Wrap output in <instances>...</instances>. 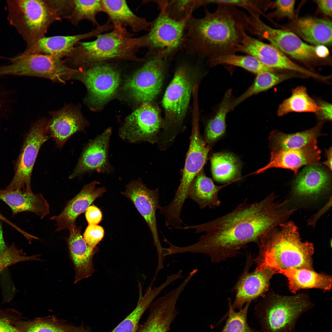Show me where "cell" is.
<instances>
[{"label":"cell","instance_id":"6da1fadb","mask_svg":"<svg viewBox=\"0 0 332 332\" xmlns=\"http://www.w3.org/2000/svg\"><path fill=\"white\" fill-rule=\"evenodd\" d=\"M272 193L261 201L248 203L246 199L228 213L203 223L182 227L195 233L204 232L198 241L184 247V253L206 254L218 263L238 254L250 243H257L266 233L291 215L285 203L275 202Z\"/></svg>","mask_w":332,"mask_h":332},{"label":"cell","instance_id":"7a4b0ae2","mask_svg":"<svg viewBox=\"0 0 332 332\" xmlns=\"http://www.w3.org/2000/svg\"><path fill=\"white\" fill-rule=\"evenodd\" d=\"M217 5L214 12L205 8L203 17L188 19L184 48L188 54L208 60L237 52L248 30V16L236 6Z\"/></svg>","mask_w":332,"mask_h":332},{"label":"cell","instance_id":"3957f363","mask_svg":"<svg viewBox=\"0 0 332 332\" xmlns=\"http://www.w3.org/2000/svg\"><path fill=\"white\" fill-rule=\"evenodd\" d=\"M278 226L264 234L257 243L259 252L254 259L255 270L273 275L279 270L291 268L312 270L313 244L302 241L293 222L285 221Z\"/></svg>","mask_w":332,"mask_h":332},{"label":"cell","instance_id":"277c9868","mask_svg":"<svg viewBox=\"0 0 332 332\" xmlns=\"http://www.w3.org/2000/svg\"><path fill=\"white\" fill-rule=\"evenodd\" d=\"M134 36L126 27L113 26L111 31L99 35L94 40L78 43L63 61L68 67L78 70L112 61H144V58L137 55L144 48L143 36Z\"/></svg>","mask_w":332,"mask_h":332},{"label":"cell","instance_id":"5b68a950","mask_svg":"<svg viewBox=\"0 0 332 332\" xmlns=\"http://www.w3.org/2000/svg\"><path fill=\"white\" fill-rule=\"evenodd\" d=\"M7 19L26 43V48L45 37L54 22L67 19L69 6L67 0L6 1Z\"/></svg>","mask_w":332,"mask_h":332},{"label":"cell","instance_id":"8992f818","mask_svg":"<svg viewBox=\"0 0 332 332\" xmlns=\"http://www.w3.org/2000/svg\"><path fill=\"white\" fill-rule=\"evenodd\" d=\"M313 306L305 295H267L255 307L263 332H296L301 316Z\"/></svg>","mask_w":332,"mask_h":332},{"label":"cell","instance_id":"52a82bcc","mask_svg":"<svg viewBox=\"0 0 332 332\" xmlns=\"http://www.w3.org/2000/svg\"><path fill=\"white\" fill-rule=\"evenodd\" d=\"M198 115L193 113L191 141L180 185L172 201L162 208L164 214L173 220L180 219L183 205L188 197V192L193 181L201 171L206 162L210 150L202 138L199 130Z\"/></svg>","mask_w":332,"mask_h":332},{"label":"cell","instance_id":"ba28073f","mask_svg":"<svg viewBox=\"0 0 332 332\" xmlns=\"http://www.w3.org/2000/svg\"><path fill=\"white\" fill-rule=\"evenodd\" d=\"M151 22L148 32L143 37L144 47L148 49L145 57L159 56L172 59L184 48L188 19L177 21L171 18L163 9Z\"/></svg>","mask_w":332,"mask_h":332},{"label":"cell","instance_id":"9c48e42d","mask_svg":"<svg viewBox=\"0 0 332 332\" xmlns=\"http://www.w3.org/2000/svg\"><path fill=\"white\" fill-rule=\"evenodd\" d=\"M9 60V64L0 66V76H35L64 84L73 78L78 71L67 66L62 59L50 55L21 53Z\"/></svg>","mask_w":332,"mask_h":332},{"label":"cell","instance_id":"30bf717a","mask_svg":"<svg viewBox=\"0 0 332 332\" xmlns=\"http://www.w3.org/2000/svg\"><path fill=\"white\" fill-rule=\"evenodd\" d=\"M195 70L187 64L180 65L168 86L162 101L165 111L164 126L173 127L184 117L194 85Z\"/></svg>","mask_w":332,"mask_h":332},{"label":"cell","instance_id":"8fae6325","mask_svg":"<svg viewBox=\"0 0 332 332\" xmlns=\"http://www.w3.org/2000/svg\"><path fill=\"white\" fill-rule=\"evenodd\" d=\"M260 16L257 14L248 16L247 31L250 34L267 40L283 53L297 60L308 61L318 57V45L307 44L293 32L269 26Z\"/></svg>","mask_w":332,"mask_h":332},{"label":"cell","instance_id":"7c38bea8","mask_svg":"<svg viewBox=\"0 0 332 332\" xmlns=\"http://www.w3.org/2000/svg\"><path fill=\"white\" fill-rule=\"evenodd\" d=\"M47 121L45 118L37 121L25 136L14 169V174L7 189L32 191L31 178L33 168L42 145L50 137L46 129Z\"/></svg>","mask_w":332,"mask_h":332},{"label":"cell","instance_id":"4fadbf2b","mask_svg":"<svg viewBox=\"0 0 332 332\" xmlns=\"http://www.w3.org/2000/svg\"><path fill=\"white\" fill-rule=\"evenodd\" d=\"M145 62L125 81L124 89L138 102H150L160 92L167 59L159 56L145 57Z\"/></svg>","mask_w":332,"mask_h":332},{"label":"cell","instance_id":"5bb4252c","mask_svg":"<svg viewBox=\"0 0 332 332\" xmlns=\"http://www.w3.org/2000/svg\"><path fill=\"white\" fill-rule=\"evenodd\" d=\"M163 126L158 109L150 102H144L126 118L118 135L122 140L130 143L153 144Z\"/></svg>","mask_w":332,"mask_h":332},{"label":"cell","instance_id":"9a60e30c","mask_svg":"<svg viewBox=\"0 0 332 332\" xmlns=\"http://www.w3.org/2000/svg\"><path fill=\"white\" fill-rule=\"evenodd\" d=\"M73 78L85 85L89 92L86 101L93 106L103 103L114 94L119 84L120 75L115 68L103 63L78 70Z\"/></svg>","mask_w":332,"mask_h":332},{"label":"cell","instance_id":"2e32d148","mask_svg":"<svg viewBox=\"0 0 332 332\" xmlns=\"http://www.w3.org/2000/svg\"><path fill=\"white\" fill-rule=\"evenodd\" d=\"M122 194L132 202L145 220L153 239L158 260H163L164 257L161 252L163 247L159 237L156 217V210L160 206L158 189L148 188L139 178L130 181L126 185V189Z\"/></svg>","mask_w":332,"mask_h":332},{"label":"cell","instance_id":"e0dca14e","mask_svg":"<svg viewBox=\"0 0 332 332\" xmlns=\"http://www.w3.org/2000/svg\"><path fill=\"white\" fill-rule=\"evenodd\" d=\"M237 51L255 57L263 65L270 69L290 70L315 79L318 77L317 73L293 62L274 46L252 37L247 33Z\"/></svg>","mask_w":332,"mask_h":332},{"label":"cell","instance_id":"ac0fdd59","mask_svg":"<svg viewBox=\"0 0 332 332\" xmlns=\"http://www.w3.org/2000/svg\"><path fill=\"white\" fill-rule=\"evenodd\" d=\"M112 133L111 128H108L89 141L69 176V179L93 172L106 174L113 172L114 167L109 159V144Z\"/></svg>","mask_w":332,"mask_h":332},{"label":"cell","instance_id":"d6986e66","mask_svg":"<svg viewBox=\"0 0 332 332\" xmlns=\"http://www.w3.org/2000/svg\"><path fill=\"white\" fill-rule=\"evenodd\" d=\"M46 129L49 136L54 140L57 147L61 148L73 135L84 132L88 125L79 106L68 105L59 110L51 112Z\"/></svg>","mask_w":332,"mask_h":332},{"label":"cell","instance_id":"ffe728a7","mask_svg":"<svg viewBox=\"0 0 332 332\" xmlns=\"http://www.w3.org/2000/svg\"><path fill=\"white\" fill-rule=\"evenodd\" d=\"M185 288L181 283L153 302L149 307L147 319L137 332H168L178 313L177 302Z\"/></svg>","mask_w":332,"mask_h":332},{"label":"cell","instance_id":"44dd1931","mask_svg":"<svg viewBox=\"0 0 332 332\" xmlns=\"http://www.w3.org/2000/svg\"><path fill=\"white\" fill-rule=\"evenodd\" d=\"M113 26L106 22L91 31L72 36L44 37L30 47L26 48L23 54L38 53L54 56L60 59L66 57L74 46L84 39L97 37L111 30Z\"/></svg>","mask_w":332,"mask_h":332},{"label":"cell","instance_id":"7402d4cb","mask_svg":"<svg viewBox=\"0 0 332 332\" xmlns=\"http://www.w3.org/2000/svg\"><path fill=\"white\" fill-rule=\"evenodd\" d=\"M331 175L329 170L318 162L306 166L298 175L292 192L301 199L315 200L330 191Z\"/></svg>","mask_w":332,"mask_h":332},{"label":"cell","instance_id":"603a6c76","mask_svg":"<svg viewBox=\"0 0 332 332\" xmlns=\"http://www.w3.org/2000/svg\"><path fill=\"white\" fill-rule=\"evenodd\" d=\"M317 140L304 147L271 151L270 160L256 173L264 172L272 168H280L292 170L295 175L302 167L318 162L321 158V150Z\"/></svg>","mask_w":332,"mask_h":332},{"label":"cell","instance_id":"cb8c5ba5","mask_svg":"<svg viewBox=\"0 0 332 332\" xmlns=\"http://www.w3.org/2000/svg\"><path fill=\"white\" fill-rule=\"evenodd\" d=\"M246 266L235 287V297L232 306L242 309L245 303L264 295L268 290L270 280L273 275L267 271L255 270L251 272L249 269L252 263V258L247 255Z\"/></svg>","mask_w":332,"mask_h":332},{"label":"cell","instance_id":"d4e9b609","mask_svg":"<svg viewBox=\"0 0 332 332\" xmlns=\"http://www.w3.org/2000/svg\"><path fill=\"white\" fill-rule=\"evenodd\" d=\"M99 182L94 180L84 185L81 190L67 203L59 215L50 219L54 220L57 232L66 229L69 230L75 226L77 217L83 213L97 198L101 197L106 189L102 187L97 188Z\"/></svg>","mask_w":332,"mask_h":332},{"label":"cell","instance_id":"484cf974","mask_svg":"<svg viewBox=\"0 0 332 332\" xmlns=\"http://www.w3.org/2000/svg\"><path fill=\"white\" fill-rule=\"evenodd\" d=\"M67 239L70 258L75 271L74 283L91 276L94 269L93 258L97 251L91 249L84 239L81 226L76 225L70 229Z\"/></svg>","mask_w":332,"mask_h":332},{"label":"cell","instance_id":"4316f807","mask_svg":"<svg viewBox=\"0 0 332 332\" xmlns=\"http://www.w3.org/2000/svg\"><path fill=\"white\" fill-rule=\"evenodd\" d=\"M0 200L11 208L13 215L24 212L34 213L41 219L49 213V205L43 195L21 190H0Z\"/></svg>","mask_w":332,"mask_h":332},{"label":"cell","instance_id":"83f0119b","mask_svg":"<svg viewBox=\"0 0 332 332\" xmlns=\"http://www.w3.org/2000/svg\"><path fill=\"white\" fill-rule=\"evenodd\" d=\"M104 12L108 16L107 22L113 26L129 27L134 33L148 31L151 25L145 18L132 11L124 0H101Z\"/></svg>","mask_w":332,"mask_h":332},{"label":"cell","instance_id":"f1b7e54d","mask_svg":"<svg viewBox=\"0 0 332 332\" xmlns=\"http://www.w3.org/2000/svg\"><path fill=\"white\" fill-rule=\"evenodd\" d=\"M294 33L305 41L316 45L332 44L331 21L311 17L295 20L291 26Z\"/></svg>","mask_w":332,"mask_h":332},{"label":"cell","instance_id":"f546056e","mask_svg":"<svg viewBox=\"0 0 332 332\" xmlns=\"http://www.w3.org/2000/svg\"><path fill=\"white\" fill-rule=\"evenodd\" d=\"M277 273L286 277L290 290L294 293L301 289L316 288L328 290L331 288V276L312 270L291 268L279 270Z\"/></svg>","mask_w":332,"mask_h":332},{"label":"cell","instance_id":"4dcf8cb0","mask_svg":"<svg viewBox=\"0 0 332 332\" xmlns=\"http://www.w3.org/2000/svg\"><path fill=\"white\" fill-rule=\"evenodd\" d=\"M320 122L308 130L294 133L286 134L274 130L269 135V146L271 151L286 148H300L317 140L322 134L323 125Z\"/></svg>","mask_w":332,"mask_h":332},{"label":"cell","instance_id":"1f68e13d","mask_svg":"<svg viewBox=\"0 0 332 332\" xmlns=\"http://www.w3.org/2000/svg\"><path fill=\"white\" fill-rule=\"evenodd\" d=\"M153 283L142 294L141 285H139V296L136 306L123 321L110 332H137L139 321L147 309L155 298L168 285L165 281L157 287L152 288Z\"/></svg>","mask_w":332,"mask_h":332},{"label":"cell","instance_id":"d6a6232c","mask_svg":"<svg viewBox=\"0 0 332 332\" xmlns=\"http://www.w3.org/2000/svg\"><path fill=\"white\" fill-rule=\"evenodd\" d=\"M224 186L215 185L212 180L201 170L192 183L188 191V197L200 209L206 207L214 208L221 204L218 194Z\"/></svg>","mask_w":332,"mask_h":332},{"label":"cell","instance_id":"836d02e7","mask_svg":"<svg viewBox=\"0 0 332 332\" xmlns=\"http://www.w3.org/2000/svg\"><path fill=\"white\" fill-rule=\"evenodd\" d=\"M210 160L212 175L216 181L227 183L239 178L241 163L233 154L227 152L215 153Z\"/></svg>","mask_w":332,"mask_h":332},{"label":"cell","instance_id":"e575fe53","mask_svg":"<svg viewBox=\"0 0 332 332\" xmlns=\"http://www.w3.org/2000/svg\"><path fill=\"white\" fill-rule=\"evenodd\" d=\"M256 75L251 85L241 95L233 100L231 105V110L252 96L267 90L283 81L296 77L293 74L276 73L274 70L263 71Z\"/></svg>","mask_w":332,"mask_h":332},{"label":"cell","instance_id":"d590c367","mask_svg":"<svg viewBox=\"0 0 332 332\" xmlns=\"http://www.w3.org/2000/svg\"><path fill=\"white\" fill-rule=\"evenodd\" d=\"M319 110L317 103L309 95L306 87L302 86L293 89L291 96L279 106L277 114L280 117L292 112H311L317 114Z\"/></svg>","mask_w":332,"mask_h":332},{"label":"cell","instance_id":"8d00e7d4","mask_svg":"<svg viewBox=\"0 0 332 332\" xmlns=\"http://www.w3.org/2000/svg\"><path fill=\"white\" fill-rule=\"evenodd\" d=\"M15 326L20 332H91L83 327L65 324L53 317L17 321Z\"/></svg>","mask_w":332,"mask_h":332},{"label":"cell","instance_id":"74e56055","mask_svg":"<svg viewBox=\"0 0 332 332\" xmlns=\"http://www.w3.org/2000/svg\"><path fill=\"white\" fill-rule=\"evenodd\" d=\"M233 99L232 91L229 89L224 94L215 115L208 123L205 139L208 145L214 144L225 133L226 116L231 111V103Z\"/></svg>","mask_w":332,"mask_h":332},{"label":"cell","instance_id":"f35d334b","mask_svg":"<svg viewBox=\"0 0 332 332\" xmlns=\"http://www.w3.org/2000/svg\"><path fill=\"white\" fill-rule=\"evenodd\" d=\"M207 62L211 67L220 65H230L240 67L256 74L263 71L274 70L266 67L256 58L248 55L227 54L210 59Z\"/></svg>","mask_w":332,"mask_h":332},{"label":"cell","instance_id":"ab89813d","mask_svg":"<svg viewBox=\"0 0 332 332\" xmlns=\"http://www.w3.org/2000/svg\"><path fill=\"white\" fill-rule=\"evenodd\" d=\"M159 9H163L172 19L181 21L192 16L198 8L206 6L205 0H154Z\"/></svg>","mask_w":332,"mask_h":332},{"label":"cell","instance_id":"60d3db41","mask_svg":"<svg viewBox=\"0 0 332 332\" xmlns=\"http://www.w3.org/2000/svg\"><path fill=\"white\" fill-rule=\"evenodd\" d=\"M103 12L101 0H73L72 11L68 20L76 26L80 21L87 20L97 27L100 25L96 16L98 13Z\"/></svg>","mask_w":332,"mask_h":332},{"label":"cell","instance_id":"b9f144b4","mask_svg":"<svg viewBox=\"0 0 332 332\" xmlns=\"http://www.w3.org/2000/svg\"><path fill=\"white\" fill-rule=\"evenodd\" d=\"M228 318L222 332H259L251 328L247 321L248 310L251 302L246 303L243 308L235 312L229 300Z\"/></svg>","mask_w":332,"mask_h":332},{"label":"cell","instance_id":"7bdbcfd3","mask_svg":"<svg viewBox=\"0 0 332 332\" xmlns=\"http://www.w3.org/2000/svg\"><path fill=\"white\" fill-rule=\"evenodd\" d=\"M39 255L27 256L22 249L12 243L0 253V274L6 267L17 263L28 261L39 260Z\"/></svg>","mask_w":332,"mask_h":332},{"label":"cell","instance_id":"ee69618b","mask_svg":"<svg viewBox=\"0 0 332 332\" xmlns=\"http://www.w3.org/2000/svg\"><path fill=\"white\" fill-rule=\"evenodd\" d=\"M21 313L12 309H0V332H20L16 322L22 319Z\"/></svg>","mask_w":332,"mask_h":332},{"label":"cell","instance_id":"f6af8a7d","mask_svg":"<svg viewBox=\"0 0 332 332\" xmlns=\"http://www.w3.org/2000/svg\"><path fill=\"white\" fill-rule=\"evenodd\" d=\"M104 235L103 227L98 225L90 224L86 228L83 236L89 246L94 249L103 239Z\"/></svg>","mask_w":332,"mask_h":332},{"label":"cell","instance_id":"bcb514c9","mask_svg":"<svg viewBox=\"0 0 332 332\" xmlns=\"http://www.w3.org/2000/svg\"><path fill=\"white\" fill-rule=\"evenodd\" d=\"M294 0H278L274 2L275 13L281 17L293 19L294 16Z\"/></svg>","mask_w":332,"mask_h":332},{"label":"cell","instance_id":"7dc6e473","mask_svg":"<svg viewBox=\"0 0 332 332\" xmlns=\"http://www.w3.org/2000/svg\"><path fill=\"white\" fill-rule=\"evenodd\" d=\"M85 216L88 225H98L101 221L102 215L100 209L93 204L85 211Z\"/></svg>","mask_w":332,"mask_h":332},{"label":"cell","instance_id":"c3c4849f","mask_svg":"<svg viewBox=\"0 0 332 332\" xmlns=\"http://www.w3.org/2000/svg\"><path fill=\"white\" fill-rule=\"evenodd\" d=\"M319 108L317 114L319 119L322 121L332 120V105L323 101L317 103Z\"/></svg>","mask_w":332,"mask_h":332},{"label":"cell","instance_id":"681fc988","mask_svg":"<svg viewBox=\"0 0 332 332\" xmlns=\"http://www.w3.org/2000/svg\"><path fill=\"white\" fill-rule=\"evenodd\" d=\"M319 9L325 15L332 16V0H318L315 1Z\"/></svg>","mask_w":332,"mask_h":332},{"label":"cell","instance_id":"f907efd6","mask_svg":"<svg viewBox=\"0 0 332 332\" xmlns=\"http://www.w3.org/2000/svg\"><path fill=\"white\" fill-rule=\"evenodd\" d=\"M325 155L326 160L323 163V164L328 167L330 170H332V148L330 147L328 149L325 150Z\"/></svg>","mask_w":332,"mask_h":332},{"label":"cell","instance_id":"816d5d0a","mask_svg":"<svg viewBox=\"0 0 332 332\" xmlns=\"http://www.w3.org/2000/svg\"><path fill=\"white\" fill-rule=\"evenodd\" d=\"M7 247L4 240L2 227L0 223V253L4 252Z\"/></svg>","mask_w":332,"mask_h":332},{"label":"cell","instance_id":"f5cc1de1","mask_svg":"<svg viewBox=\"0 0 332 332\" xmlns=\"http://www.w3.org/2000/svg\"><path fill=\"white\" fill-rule=\"evenodd\" d=\"M1 213H0V218L1 217Z\"/></svg>","mask_w":332,"mask_h":332}]
</instances>
